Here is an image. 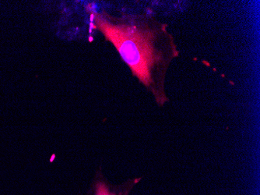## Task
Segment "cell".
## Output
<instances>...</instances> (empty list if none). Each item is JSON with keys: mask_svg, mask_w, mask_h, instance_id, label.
Instances as JSON below:
<instances>
[{"mask_svg": "<svg viewBox=\"0 0 260 195\" xmlns=\"http://www.w3.org/2000/svg\"><path fill=\"white\" fill-rule=\"evenodd\" d=\"M97 24L106 38L115 45L134 74L145 85H149L150 67L155 60L150 44V35L139 32L135 27L113 25L99 17Z\"/></svg>", "mask_w": 260, "mask_h": 195, "instance_id": "1", "label": "cell"}, {"mask_svg": "<svg viewBox=\"0 0 260 195\" xmlns=\"http://www.w3.org/2000/svg\"><path fill=\"white\" fill-rule=\"evenodd\" d=\"M141 178L128 179L121 184H112L101 172H98L84 193L79 195H130Z\"/></svg>", "mask_w": 260, "mask_h": 195, "instance_id": "2", "label": "cell"}]
</instances>
